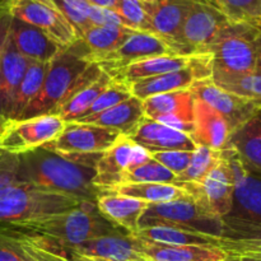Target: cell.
I'll list each match as a JSON object with an SVG mask.
<instances>
[{"label": "cell", "instance_id": "obj_47", "mask_svg": "<svg viewBox=\"0 0 261 261\" xmlns=\"http://www.w3.org/2000/svg\"><path fill=\"white\" fill-rule=\"evenodd\" d=\"M93 7L106 8V9H115L117 0H87Z\"/></svg>", "mask_w": 261, "mask_h": 261}, {"label": "cell", "instance_id": "obj_42", "mask_svg": "<svg viewBox=\"0 0 261 261\" xmlns=\"http://www.w3.org/2000/svg\"><path fill=\"white\" fill-rule=\"evenodd\" d=\"M0 261H37L18 237L0 229Z\"/></svg>", "mask_w": 261, "mask_h": 261}, {"label": "cell", "instance_id": "obj_5", "mask_svg": "<svg viewBox=\"0 0 261 261\" xmlns=\"http://www.w3.org/2000/svg\"><path fill=\"white\" fill-rule=\"evenodd\" d=\"M261 28L228 23L204 50L212 55V75L254 73L257 64L256 40Z\"/></svg>", "mask_w": 261, "mask_h": 261}, {"label": "cell", "instance_id": "obj_46", "mask_svg": "<svg viewBox=\"0 0 261 261\" xmlns=\"http://www.w3.org/2000/svg\"><path fill=\"white\" fill-rule=\"evenodd\" d=\"M18 239H19V237H18ZM20 240H22V239H20ZM22 241L24 242L27 251L30 252V254L32 255V256L35 257V259L37 261H68L65 259H61V257L56 256V255L50 254V252L43 251V250L38 249V247H36L35 245H32L31 242L24 241V240H22Z\"/></svg>", "mask_w": 261, "mask_h": 261}, {"label": "cell", "instance_id": "obj_33", "mask_svg": "<svg viewBox=\"0 0 261 261\" xmlns=\"http://www.w3.org/2000/svg\"><path fill=\"white\" fill-rule=\"evenodd\" d=\"M144 115L154 119L162 115H175L194 111V97L189 89L155 94L143 101Z\"/></svg>", "mask_w": 261, "mask_h": 261}, {"label": "cell", "instance_id": "obj_22", "mask_svg": "<svg viewBox=\"0 0 261 261\" xmlns=\"http://www.w3.org/2000/svg\"><path fill=\"white\" fill-rule=\"evenodd\" d=\"M96 206L103 218L129 234H134L139 229V219L149 203L120 195L112 190H103L97 198Z\"/></svg>", "mask_w": 261, "mask_h": 261}, {"label": "cell", "instance_id": "obj_34", "mask_svg": "<svg viewBox=\"0 0 261 261\" xmlns=\"http://www.w3.org/2000/svg\"><path fill=\"white\" fill-rule=\"evenodd\" d=\"M48 63L32 61L31 65L28 66L24 73V76H23L19 87H18L17 93H15L9 120H17L22 115V112L27 109L31 101L37 96L38 91L41 89L43 81H45L46 73H47L48 69Z\"/></svg>", "mask_w": 261, "mask_h": 261}, {"label": "cell", "instance_id": "obj_38", "mask_svg": "<svg viewBox=\"0 0 261 261\" xmlns=\"http://www.w3.org/2000/svg\"><path fill=\"white\" fill-rule=\"evenodd\" d=\"M176 180H177V176L175 173L163 167L157 161L150 160L144 165L127 170L122 178V184L148 182L176 185Z\"/></svg>", "mask_w": 261, "mask_h": 261}, {"label": "cell", "instance_id": "obj_32", "mask_svg": "<svg viewBox=\"0 0 261 261\" xmlns=\"http://www.w3.org/2000/svg\"><path fill=\"white\" fill-rule=\"evenodd\" d=\"M111 190L120 195L139 199L149 204L168 203L188 195L182 188L177 185H168V184H121Z\"/></svg>", "mask_w": 261, "mask_h": 261}, {"label": "cell", "instance_id": "obj_50", "mask_svg": "<svg viewBox=\"0 0 261 261\" xmlns=\"http://www.w3.org/2000/svg\"><path fill=\"white\" fill-rule=\"evenodd\" d=\"M257 73H261V54H257V64H256V70Z\"/></svg>", "mask_w": 261, "mask_h": 261}, {"label": "cell", "instance_id": "obj_43", "mask_svg": "<svg viewBox=\"0 0 261 261\" xmlns=\"http://www.w3.org/2000/svg\"><path fill=\"white\" fill-rule=\"evenodd\" d=\"M194 150H168V152H155L150 153L152 160L175 173L176 176L181 175L193 160Z\"/></svg>", "mask_w": 261, "mask_h": 261}, {"label": "cell", "instance_id": "obj_16", "mask_svg": "<svg viewBox=\"0 0 261 261\" xmlns=\"http://www.w3.org/2000/svg\"><path fill=\"white\" fill-rule=\"evenodd\" d=\"M119 137V133L97 125L66 122L60 135L46 147L63 154H99Z\"/></svg>", "mask_w": 261, "mask_h": 261}, {"label": "cell", "instance_id": "obj_37", "mask_svg": "<svg viewBox=\"0 0 261 261\" xmlns=\"http://www.w3.org/2000/svg\"><path fill=\"white\" fill-rule=\"evenodd\" d=\"M222 149L208 147H196L189 167L177 176L176 185L186 182H199L203 180L222 160Z\"/></svg>", "mask_w": 261, "mask_h": 261}, {"label": "cell", "instance_id": "obj_8", "mask_svg": "<svg viewBox=\"0 0 261 261\" xmlns=\"http://www.w3.org/2000/svg\"><path fill=\"white\" fill-rule=\"evenodd\" d=\"M65 124L59 115L8 120L0 134V149L18 155L32 152L54 142L64 130Z\"/></svg>", "mask_w": 261, "mask_h": 261}, {"label": "cell", "instance_id": "obj_12", "mask_svg": "<svg viewBox=\"0 0 261 261\" xmlns=\"http://www.w3.org/2000/svg\"><path fill=\"white\" fill-rule=\"evenodd\" d=\"M224 153L233 170V205L228 216L261 224V172L247 167L227 143Z\"/></svg>", "mask_w": 261, "mask_h": 261}, {"label": "cell", "instance_id": "obj_24", "mask_svg": "<svg viewBox=\"0 0 261 261\" xmlns=\"http://www.w3.org/2000/svg\"><path fill=\"white\" fill-rule=\"evenodd\" d=\"M32 60L24 58L8 37L4 50L0 54V115L10 119L15 93Z\"/></svg>", "mask_w": 261, "mask_h": 261}, {"label": "cell", "instance_id": "obj_7", "mask_svg": "<svg viewBox=\"0 0 261 261\" xmlns=\"http://www.w3.org/2000/svg\"><path fill=\"white\" fill-rule=\"evenodd\" d=\"M228 19L213 5L196 0L180 32L170 42L175 56L204 54L206 46L228 24Z\"/></svg>", "mask_w": 261, "mask_h": 261}, {"label": "cell", "instance_id": "obj_17", "mask_svg": "<svg viewBox=\"0 0 261 261\" xmlns=\"http://www.w3.org/2000/svg\"><path fill=\"white\" fill-rule=\"evenodd\" d=\"M162 55H173L167 41L153 33L134 32L121 46L103 55L92 58L89 63L98 64L105 73H110L137 61Z\"/></svg>", "mask_w": 261, "mask_h": 261}, {"label": "cell", "instance_id": "obj_6", "mask_svg": "<svg viewBox=\"0 0 261 261\" xmlns=\"http://www.w3.org/2000/svg\"><path fill=\"white\" fill-rule=\"evenodd\" d=\"M223 218L204 211L189 195L162 204H149L142 218L139 228L147 227H171L193 233L219 237Z\"/></svg>", "mask_w": 261, "mask_h": 261}, {"label": "cell", "instance_id": "obj_4", "mask_svg": "<svg viewBox=\"0 0 261 261\" xmlns=\"http://www.w3.org/2000/svg\"><path fill=\"white\" fill-rule=\"evenodd\" d=\"M88 201L54 193L30 184H13L0 190V224L19 223L43 217L68 213Z\"/></svg>", "mask_w": 261, "mask_h": 261}, {"label": "cell", "instance_id": "obj_51", "mask_svg": "<svg viewBox=\"0 0 261 261\" xmlns=\"http://www.w3.org/2000/svg\"><path fill=\"white\" fill-rule=\"evenodd\" d=\"M133 261H153V260H149V259H147V257H144V256H142V255H139V256H138L137 259H134Z\"/></svg>", "mask_w": 261, "mask_h": 261}, {"label": "cell", "instance_id": "obj_25", "mask_svg": "<svg viewBox=\"0 0 261 261\" xmlns=\"http://www.w3.org/2000/svg\"><path fill=\"white\" fill-rule=\"evenodd\" d=\"M229 135L231 130L224 117L204 101L194 98V132L190 138L196 147L222 149Z\"/></svg>", "mask_w": 261, "mask_h": 261}, {"label": "cell", "instance_id": "obj_11", "mask_svg": "<svg viewBox=\"0 0 261 261\" xmlns=\"http://www.w3.org/2000/svg\"><path fill=\"white\" fill-rule=\"evenodd\" d=\"M7 10L15 19L40 28L63 47L79 38L53 0H9Z\"/></svg>", "mask_w": 261, "mask_h": 261}, {"label": "cell", "instance_id": "obj_14", "mask_svg": "<svg viewBox=\"0 0 261 261\" xmlns=\"http://www.w3.org/2000/svg\"><path fill=\"white\" fill-rule=\"evenodd\" d=\"M189 91L194 98L204 101L222 115L228 124L231 133L242 126L261 110L260 101L245 98L224 91L216 86L212 78L195 82Z\"/></svg>", "mask_w": 261, "mask_h": 261}, {"label": "cell", "instance_id": "obj_40", "mask_svg": "<svg viewBox=\"0 0 261 261\" xmlns=\"http://www.w3.org/2000/svg\"><path fill=\"white\" fill-rule=\"evenodd\" d=\"M130 97H133L130 86H127V84L124 83V82L112 79L110 86L107 87V88L105 89L98 97H97L96 101H94L93 103H92V106L87 110L83 117H88V116H92V115H96V114H99V112L106 111V110L111 109V107L126 101V99H129ZM83 117H82V119H83Z\"/></svg>", "mask_w": 261, "mask_h": 261}, {"label": "cell", "instance_id": "obj_27", "mask_svg": "<svg viewBox=\"0 0 261 261\" xmlns=\"http://www.w3.org/2000/svg\"><path fill=\"white\" fill-rule=\"evenodd\" d=\"M144 116L143 101L133 96L126 101L121 102L106 111L83 117L74 122L97 125V126L114 130L124 137H129L130 133L137 127V125Z\"/></svg>", "mask_w": 261, "mask_h": 261}, {"label": "cell", "instance_id": "obj_15", "mask_svg": "<svg viewBox=\"0 0 261 261\" xmlns=\"http://www.w3.org/2000/svg\"><path fill=\"white\" fill-rule=\"evenodd\" d=\"M111 82V76L105 73L98 64L91 63L76 78L54 115H59L65 122H74L82 119Z\"/></svg>", "mask_w": 261, "mask_h": 261}, {"label": "cell", "instance_id": "obj_57", "mask_svg": "<svg viewBox=\"0 0 261 261\" xmlns=\"http://www.w3.org/2000/svg\"><path fill=\"white\" fill-rule=\"evenodd\" d=\"M3 153H5V152H3V150H2V149H0V155H2V154H3Z\"/></svg>", "mask_w": 261, "mask_h": 261}, {"label": "cell", "instance_id": "obj_48", "mask_svg": "<svg viewBox=\"0 0 261 261\" xmlns=\"http://www.w3.org/2000/svg\"><path fill=\"white\" fill-rule=\"evenodd\" d=\"M237 259H239V261H261V257L254 256H240Z\"/></svg>", "mask_w": 261, "mask_h": 261}, {"label": "cell", "instance_id": "obj_54", "mask_svg": "<svg viewBox=\"0 0 261 261\" xmlns=\"http://www.w3.org/2000/svg\"><path fill=\"white\" fill-rule=\"evenodd\" d=\"M8 2H9V0H0V8H3V7H7Z\"/></svg>", "mask_w": 261, "mask_h": 261}, {"label": "cell", "instance_id": "obj_19", "mask_svg": "<svg viewBox=\"0 0 261 261\" xmlns=\"http://www.w3.org/2000/svg\"><path fill=\"white\" fill-rule=\"evenodd\" d=\"M217 247L228 256H261V224L224 217Z\"/></svg>", "mask_w": 261, "mask_h": 261}, {"label": "cell", "instance_id": "obj_1", "mask_svg": "<svg viewBox=\"0 0 261 261\" xmlns=\"http://www.w3.org/2000/svg\"><path fill=\"white\" fill-rule=\"evenodd\" d=\"M101 154H63L45 145L18 155L17 182L96 204L103 191L93 184Z\"/></svg>", "mask_w": 261, "mask_h": 261}, {"label": "cell", "instance_id": "obj_44", "mask_svg": "<svg viewBox=\"0 0 261 261\" xmlns=\"http://www.w3.org/2000/svg\"><path fill=\"white\" fill-rule=\"evenodd\" d=\"M89 20L92 25H106V27H126L129 28L124 18L114 9H106V8L93 7L91 5L89 9Z\"/></svg>", "mask_w": 261, "mask_h": 261}, {"label": "cell", "instance_id": "obj_53", "mask_svg": "<svg viewBox=\"0 0 261 261\" xmlns=\"http://www.w3.org/2000/svg\"><path fill=\"white\" fill-rule=\"evenodd\" d=\"M223 261H239V259L234 256H227V259H224Z\"/></svg>", "mask_w": 261, "mask_h": 261}, {"label": "cell", "instance_id": "obj_9", "mask_svg": "<svg viewBox=\"0 0 261 261\" xmlns=\"http://www.w3.org/2000/svg\"><path fill=\"white\" fill-rule=\"evenodd\" d=\"M222 154L221 162L203 180L177 185L204 211L219 218L231 213L234 194L233 170L227 160L224 148H222Z\"/></svg>", "mask_w": 261, "mask_h": 261}, {"label": "cell", "instance_id": "obj_26", "mask_svg": "<svg viewBox=\"0 0 261 261\" xmlns=\"http://www.w3.org/2000/svg\"><path fill=\"white\" fill-rule=\"evenodd\" d=\"M135 240L138 254L153 261H223L228 256L218 247L172 246Z\"/></svg>", "mask_w": 261, "mask_h": 261}, {"label": "cell", "instance_id": "obj_31", "mask_svg": "<svg viewBox=\"0 0 261 261\" xmlns=\"http://www.w3.org/2000/svg\"><path fill=\"white\" fill-rule=\"evenodd\" d=\"M137 31H133L126 27H106L93 25L87 30L81 36V40L88 48L89 54L86 60H91L92 58L103 55L121 46L130 36Z\"/></svg>", "mask_w": 261, "mask_h": 261}, {"label": "cell", "instance_id": "obj_56", "mask_svg": "<svg viewBox=\"0 0 261 261\" xmlns=\"http://www.w3.org/2000/svg\"><path fill=\"white\" fill-rule=\"evenodd\" d=\"M5 8H7V7H3V8H0V13H2V12H3V10H4V9H5Z\"/></svg>", "mask_w": 261, "mask_h": 261}, {"label": "cell", "instance_id": "obj_3", "mask_svg": "<svg viewBox=\"0 0 261 261\" xmlns=\"http://www.w3.org/2000/svg\"><path fill=\"white\" fill-rule=\"evenodd\" d=\"M88 54L87 46L81 38H78L75 42L68 47H64L53 60H50L45 81L37 96L31 101L27 109L17 120L55 114L76 78L91 64L86 60Z\"/></svg>", "mask_w": 261, "mask_h": 261}, {"label": "cell", "instance_id": "obj_10", "mask_svg": "<svg viewBox=\"0 0 261 261\" xmlns=\"http://www.w3.org/2000/svg\"><path fill=\"white\" fill-rule=\"evenodd\" d=\"M35 246L65 260L82 256L102 261H133L139 256L135 250L137 240L126 233L94 237L76 245L41 244Z\"/></svg>", "mask_w": 261, "mask_h": 261}, {"label": "cell", "instance_id": "obj_18", "mask_svg": "<svg viewBox=\"0 0 261 261\" xmlns=\"http://www.w3.org/2000/svg\"><path fill=\"white\" fill-rule=\"evenodd\" d=\"M127 138L149 153L168 150H195V143L188 134L168 127L144 116Z\"/></svg>", "mask_w": 261, "mask_h": 261}, {"label": "cell", "instance_id": "obj_21", "mask_svg": "<svg viewBox=\"0 0 261 261\" xmlns=\"http://www.w3.org/2000/svg\"><path fill=\"white\" fill-rule=\"evenodd\" d=\"M9 38L18 53L22 54L24 58L38 63H48L64 48L40 28L13 17Z\"/></svg>", "mask_w": 261, "mask_h": 261}, {"label": "cell", "instance_id": "obj_55", "mask_svg": "<svg viewBox=\"0 0 261 261\" xmlns=\"http://www.w3.org/2000/svg\"><path fill=\"white\" fill-rule=\"evenodd\" d=\"M140 2H145V3H152V2H155V0H140Z\"/></svg>", "mask_w": 261, "mask_h": 261}, {"label": "cell", "instance_id": "obj_20", "mask_svg": "<svg viewBox=\"0 0 261 261\" xmlns=\"http://www.w3.org/2000/svg\"><path fill=\"white\" fill-rule=\"evenodd\" d=\"M135 143L130 138L120 135L119 139L105 150L96 165L93 184L101 190H111L121 185L125 172L132 166Z\"/></svg>", "mask_w": 261, "mask_h": 261}, {"label": "cell", "instance_id": "obj_36", "mask_svg": "<svg viewBox=\"0 0 261 261\" xmlns=\"http://www.w3.org/2000/svg\"><path fill=\"white\" fill-rule=\"evenodd\" d=\"M214 8L229 23H245L261 28V0H218Z\"/></svg>", "mask_w": 261, "mask_h": 261}, {"label": "cell", "instance_id": "obj_49", "mask_svg": "<svg viewBox=\"0 0 261 261\" xmlns=\"http://www.w3.org/2000/svg\"><path fill=\"white\" fill-rule=\"evenodd\" d=\"M7 121H8V120L5 119L4 116H2V115H0V134H2L3 130H4L5 124H7Z\"/></svg>", "mask_w": 261, "mask_h": 261}, {"label": "cell", "instance_id": "obj_2", "mask_svg": "<svg viewBox=\"0 0 261 261\" xmlns=\"http://www.w3.org/2000/svg\"><path fill=\"white\" fill-rule=\"evenodd\" d=\"M0 229L33 245H76L94 237L127 233L107 221L96 204H87L68 213L43 217L19 223L0 224Z\"/></svg>", "mask_w": 261, "mask_h": 261}, {"label": "cell", "instance_id": "obj_28", "mask_svg": "<svg viewBox=\"0 0 261 261\" xmlns=\"http://www.w3.org/2000/svg\"><path fill=\"white\" fill-rule=\"evenodd\" d=\"M193 58L194 55L154 56V58L144 59V60L133 63L130 65L124 66V68L117 69V70H112L107 74L112 79H115V81L124 82L127 86H130V84L143 81V79L152 78V76L170 73V71L180 70V69L188 66L191 63V60H193Z\"/></svg>", "mask_w": 261, "mask_h": 261}, {"label": "cell", "instance_id": "obj_52", "mask_svg": "<svg viewBox=\"0 0 261 261\" xmlns=\"http://www.w3.org/2000/svg\"><path fill=\"white\" fill-rule=\"evenodd\" d=\"M204 3H206V4H211L213 5V7H216V3L218 2V0H203Z\"/></svg>", "mask_w": 261, "mask_h": 261}, {"label": "cell", "instance_id": "obj_41", "mask_svg": "<svg viewBox=\"0 0 261 261\" xmlns=\"http://www.w3.org/2000/svg\"><path fill=\"white\" fill-rule=\"evenodd\" d=\"M127 23L130 30L153 33L149 17L140 0H117L115 9Z\"/></svg>", "mask_w": 261, "mask_h": 261}, {"label": "cell", "instance_id": "obj_13", "mask_svg": "<svg viewBox=\"0 0 261 261\" xmlns=\"http://www.w3.org/2000/svg\"><path fill=\"white\" fill-rule=\"evenodd\" d=\"M212 78V55L198 54L185 68L130 84L133 96L144 101L155 94L190 89L195 82Z\"/></svg>", "mask_w": 261, "mask_h": 261}, {"label": "cell", "instance_id": "obj_29", "mask_svg": "<svg viewBox=\"0 0 261 261\" xmlns=\"http://www.w3.org/2000/svg\"><path fill=\"white\" fill-rule=\"evenodd\" d=\"M227 143L236 150L247 167L261 172V110L232 132Z\"/></svg>", "mask_w": 261, "mask_h": 261}, {"label": "cell", "instance_id": "obj_39", "mask_svg": "<svg viewBox=\"0 0 261 261\" xmlns=\"http://www.w3.org/2000/svg\"><path fill=\"white\" fill-rule=\"evenodd\" d=\"M53 2L61 14L65 17V19L73 25L79 38L87 30L93 27L89 20L91 4L87 0H53Z\"/></svg>", "mask_w": 261, "mask_h": 261}, {"label": "cell", "instance_id": "obj_30", "mask_svg": "<svg viewBox=\"0 0 261 261\" xmlns=\"http://www.w3.org/2000/svg\"><path fill=\"white\" fill-rule=\"evenodd\" d=\"M133 237L142 241L154 242V244L172 245V246H205L217 247L218 237L208 234L193 233L184 229L171 228V227H147L139 228Z\"/></svg>", "mask_w": 261, "mask_h": 261}, {"label": "cell", "instance_id": "obj_45", "mask_svg": "<svg viewBox=\"0 0 261 261\" xmlns=\"http://www.w3.org/2000/svg\"><path fill=\"white\" fill-rule=\"evenodd\" d=\"M10 23H12V15L8 13L7 8L0 13V54L4 50V46L9 37Z\"/></svg>", "mask_w": 261, "mask_h": 261}, {"label": "cell", "instance_id": "obj_35", "mask_svg": "<svg viewBox=\"0 0 261 261\" xmlns=\"http://www.w3.org/2000/svg\"><path fill=\"white\" fill-rule=\"evenodd\" d=\"M212 81L227 92L261 102V73L254 71L239 75H212Z\"/></svg>", "mask_w": 261, "mask_h": 261}, {"label": "cell", "instance_id": "obj_23", "mask_svg": "<svg viewBox=\"0 0 261 261\" xmlns=\"http://www.w3.org/2000/svg\"><path fill=\"white\" fill-rule=\"evenodd\" d=\"M196 0H155L143 2L144 9L149 17L153 35L172 42L180 32L186 17Z\"/></svg>", "mask_w": 261, "mask_h": 261}]
</instances>
